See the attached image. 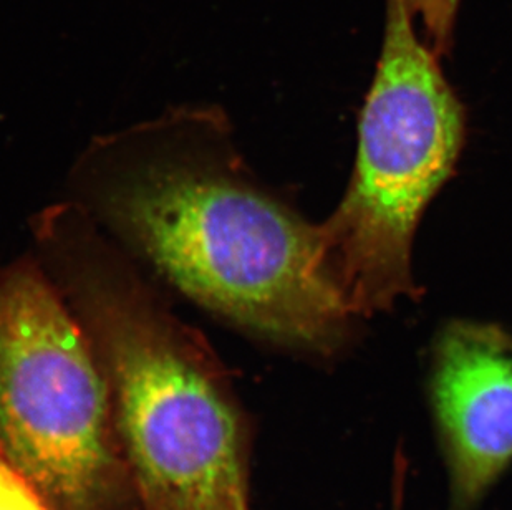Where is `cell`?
<instances>
[{
  "mask_svg": "<svg viewBox=\"0 0 512 510\" xmlns=\"http://www.w3.org/2000/svg\"><path fill=\"white\" fill-rule=\"evenodd\" d=\"M32 234L107 376L138 510H252L244 414L201 333L70 199Z\"/></svg>",
  "mask_w": 512,
  "mask_h": 510,
  "instance_id": "obj_2",
  "label": "cell"
},
{
  "mask_svg": "<svg viewBox=\"0 0 512 510\" xmlns=\"http://www.w3.org/2000/svg\"><path fill=\"white\" fill-rule=\"evenodd\" d=\"M425 29L426 42L440 57L450 52L461 0H406Z\"/></svg>",
  "mask_w": 512,
  "mask_h": 510,
  "instance_id": "obj_7",
  "label": "cell"
},
{
  "mask_svg": "<svg viewBox=\"0 0 512 510\" xmlns=\"http://www.w3.org/2000/svg\"><path fill=\"white\" fill-rule=\"evenodd\" d=\"M0 441L57 510H138L105 371L35 255L0 267Z\"/></svg>",
  "mask_w": 512,
  "mask_h": 510,
  "instance_id": "obj_4",
  "label": "cell"
},
{
  "mask_svg": "<svg viewBox=\"0 0 512 510\" xmlns=\"http://www.w3.org/2000/svg\"><path fill=\"white\" fill-rule=\"evenodd\" d=\"M430 401L451 510H471L512 462L511 333L491 323H448L433 350Z\"/></svg>",
  "mask_w": 512,
  "mask_h": 510,
  "instance_id": "obj_5",
  "label": "cell"
},
{
  "mask_svg": "<svg viewBox=\"0 0 512 510\" xmlns=\"http://www.w3.org/2000/svg\"><path fill=\"white\" fill-rule=\"evenodd\" d=\"M0 510H57L0 441Z\"/></svg>",
  "mask_w": 512,
  "mask_h": 510,
  "instance_id": "obj_6",
  "label": "cell"
},
{
  "mask_svg": "<svg viewBox=\"0 0 512 510\" xmlns=\"http://www.w3.org/2000/svg\"><path fill=\"white\" fill-rule=\"evenodd\" d=\"M377 73L360 116L357 163L342 203L320 224L324 264L352 315L413 295L411 242L455 166L463 108L406 0H385Z\"/></svg>",
  "mask_w": 512,
  "mask_h": 510,
  "instance_id": "obj_3",
  "label": "cell"
},
{
  "mask_svg": "<svg viewBox=\"0 0 512 510\" xmlns=\"http://www.w3.org/2000/svg\"><path fill=\"white\" fill-rule=\"evenodd\" d=\"M77 203L194 304L277 347L332 355L352 312L314 226L257 183L221 108L179 106L95 136L68 174Z\"/></svg>",
  "mask_w": 512,
  "mask_h": 510,
  "instance_id": "obj_1",
  "label": "cell"
},
{
  "mask_svg": "<svg viewBox=\"0 0 512 510\" xmlns=\"http://www.w3.org/2000/svg\"><path fill=\"white\" fill-rule=\"evenodd\" d=\"M395 497H397V504H395V507H393V510H401V502H400V497H401V487L398 486V491H397V494H395Z\"/></svg>",
  "mask_w": 512,
  "mask_h": 510,
  "instance_id": "obj_8",
  "label": "cell"
}]
</instances>
